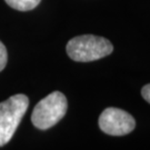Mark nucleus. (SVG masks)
Here are the masks:
<instances>
[{
    "mask_svg": "<svg viewBox=\"0 0 150 150\" xmlns=\"http://www.w3.org/2000/svg\"><path fill=\"white\" fill-rule=\"evenodd\" d=\"M67 54L78 62H89L101 59L112 52V43L106 38L83 35L72 38L67 43Z\"/></svg>",
    "mask_w": 150,
    "mask_h": 150,
    "instance_id": "1",
    "label": "nucleus"
},
{
    "mask_svg": "<svg viewBox=\"0 0 150 150\" xmlns=\"http://www.w3.org/2000/svg\"><path fill=\"white\" fill-rule=\"evenodd\" d=\"M29 106L26 95L18 93L0 102V147L7 145L15 134Z\"/></svg>",
    "mask_w": 150,
    "mask_h": 150,
    "instance_id": "2",
    "label": "nucleus"
},
{
    "mask_svg": "<svg viewBox=\"0 0 150 150\" xmlns=\"http://www.w3.org/2000/svg\"><path fill=\"white\" fill-rule=\"evenodd\" d=\"M67 108L68 102L66 96L60 91H54L36 105L31 115V121L38 129L51 128L64 118Z\"/></svg>",
    "mask_w": 150,
    "mask_h": 150,
    "instance_id": "3",
    "label": "nucleus"
},
{
    "mask_svg": "<svg viewBox=\"0 0 150 150\" xmlns=\"http://www.w3.org/2000/svg\"><path fill=\"white\" fill-rule=\"evenodd\" d=\"M99 127L109 136H126L136 127L134 117L122 109L109 107L99 117Z\"/></svg>",
    "mask_w": 150,
    "mask_h": 150,
    "instance_id": "4",
    "label": "nucleus"
},
{
    "mask_svg": "<svg viewBox=\"0 0 150 150\" xmlns=\"http://www.w3.org/2000/svg\"><path fill=\"white\" fill-rule=\"evenodd\" d=\"M7 5L19 11H29L37 7L41 0H5Z\"/></svg>",
    "mask_w": 150,
    "mask_h": 150,
    "instance_id": "5",
    "label": "nucleus"
},
{
    "mask_svg": "<svg viewBox=\"0 0 150 150\" xmlns=\"http://www.w3.org/2000/svg\"><path fill=\"white\" fill-rule=\"evenodd\" d=\"M8 61V54H7V49L5 45L0 41V71L5 69L6 64Z\"/></svg>",
    "mask_w": 150,
    "mask_h": 150,
    "instance_id": "6",
    "label": "nucleus"
},
{
    "mask_svg": "<svg viewBox=\"0 0 150 150\" xmlns=\"http://www.w3.org/2000/svg\"><path fill=\"white\" fill-rule=\"evenodd\" d=\"M141 95H142V97H144V99H145L146 101L150 103V83L146 85L141 89Z\"/></svg>",
    "mask_w": 150,
    "mask_h": 150,
    "instance_id": "7",
    "label": "nucleus"
}]
</instances>
